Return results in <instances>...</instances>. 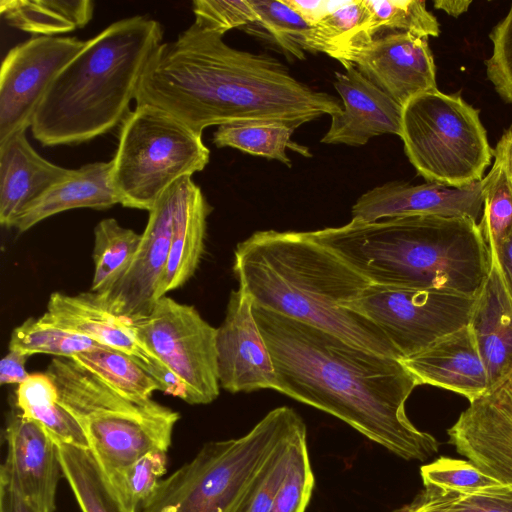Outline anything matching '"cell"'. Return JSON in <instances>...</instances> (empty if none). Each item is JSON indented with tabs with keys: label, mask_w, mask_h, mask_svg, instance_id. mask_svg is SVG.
<instances>
[{
	"label": "cell",
	"mask_w": 512,
	"mask_h": 512,
	"mask_svg": "<svg viewBox=\"0 0 512 512\" xmlns=\"http://www.w3.org/2000/svg\"><path fill=\"white\" fill-rule=\"evenodd\" d=\"M63 477L82 512H128L89 449L57 443Z\"/></svg>",
	"instance_id": "obj_28"
},
{
	"label": "cell",
	"mask_w": 512,
	"mask_h": 512,
	"mask_svg": "<svg viewBox=\"0 0 512 512\" xmlns=\"http://www.w3.org/2000/svg\"><path fill=\"white\" fill-rule=\"evenodd\" d=\"M0 512H40L5 477L0 476Z\"/></svg>",
	"instance_id": "obj_44"
},
{
	"label": "cell",
	"mask_w": 512,
	"mask_h": 512,
	"mask_svg": "<svg viewBox=\"0 0 512 512\" xmlns=\"http://www.w3.org/2000/svg\"><path fill=\"white\" fill-rule=\"evenodd\" d=\"M167 451H153L125 469L112 483L123 507L138 512L166 472Z\"/></svg>",
	"instance_id": "obj_39"
},
{
	"label": "cell",
	"mask_w": 512,
	"mask_h": 512,
	"mask_svg": "<svg viewBox=\"0 0 512 512\" xmlns=\"http://www.w3.org/2000/svg\"><path fill=\"white\" fill-rule=\"evenodd\" d=\"M475 299L444 290L370 284L347 308L377 325L402 359L469 324Z\"/></svg>",
	"instance_id": "obj_11"
},
{
	"label": "cell",
	"mask_w": 512,
	"mask_h": 512,
	"mask_svg": "<svg viewBox=\"0 0 512 512\" xmlns=\"http://www.w3.org/2000/svg\"><path fill=\"white\" fill-rule=\"evenodd\" d=\"M483 180V211L479 225L494 252L512 231V179L494 160Z\"/></svg>",
	"instance_id": "obj_37"
},
{
	"label": "cell",
	"mask_w": 512,
	"mask_h": 512,
	"mask_svg": "<svg viewBox=\"0 0 512 512\" xmlns=\"http://www.w3.org/2000/svg\"><path fill=\"white\" fill-rule=\"evenodd\" d=\"M40 319L121 351L151 374L159 382L163 392L184 401L185 394L179 382L142 343L133 321L108 309L100 303L94 292L77 295L54 292L50 295L47 310Z\"/></svg>",
	"instance_id": "obj_14"
},
{
	"label": "cell",
	"mask_w": 512,
	"mask_h": 512,
	"mask_svg": "<svg viewBox=\"0 0 512 512\" xmlns=\"http://www.w3.org/2000/svg\"><path fill=\"white\" fill-rule=\"evenodd\" d=\"M40 156L26 131L0 142V223L12 228L16 217L48 190L74 174Z\"/></svg>",
	"instance_id": "obj_22"
},
{
	"label": "cell",
	"mask_w": 512,
	"mask_h": 512,
	"mask_svg": "<svg viewBox=\"0 0 512 512\" xmlns=\"http://www.w3.org/2000/svg\"><path fill=\"white\" fill-rule=\"evenodd\" d=\"M427 37L388 32L354 38L329 56L354 66L367 80L404 106L413 97L437 90L436 67Z\"/></svg>",
	"instance_id": "obj_13"
},
{
	"label": "cell",
	"mask_w": 512,
	"mask_h": 512,
	"mask_svg": "<svg viewBox=\"0 0 512 512\" xmlns=\"http://www.w3.org/2000/svg\"><path fill=\"white\" fill-rule=\"evenodd\" d=\"M209 159L202 135L158 107L136 105L121 123L111 160L120 204L149 211L170 186L202 171Z\"/></svg>",
	"instance_id": "obj_8"
},
{
	"label": "cell",
	"mask_w": 512,
	"mask_h": 512,
	"mask_svg": "<svg viewBox=\"0 0 512 512\" xmlns=\"http://www.w3.org/2000/svg\"><path fill=\"white\" fill-rule=\"evenodd\" d=\"M287 6L294 10L310 26L315 24L327 11L326 1H298L282 0Z\"/></svg>",
	"instance_id": "obj_46"
},
{
	"label": "cell",
	"mask_w": 512,
	"mask_h": 512,
	"mask_svg": "<svg viewBox=\"0 0 512 512\" xmlns=\"http://www.w3.org/2000/svg\"><path fill=\"white\" fill-rule=\"evenodd\" d=\"M401 361L419 385L455 392L469 402L490 391L488 373L469 324Z\"/></svg>",
	"instance_id": "obj_21"
},
{
	"label": "cell",
	"mask_w": 512,
	"mask_h": 512,
	"mask_svg": "<svg viewBox=\"0 0 512 512\" xmlns=\"http://www.w3.org/2000/svg\"><path fill=\"white\" fill-rule=\"evenodd\" d=\"M312 233L371 284L476 296L492 266L490 246L469 217L352 219Z\"/></svg>",
	"instance_id": "obj_4"
},
{
	"label": "cell",
	"mask_w": 512,
	"mask_h": 512,
	"mask_svg": "<svg viewBox=\"0 0 512 512\" xmlns=\"http://www.w3.org/2000/svg\"><path fill=\"white\" fill-rule=\"evenodd\" d=\"M133 324L142 343L177 379L186 403L205 405L219 396L217 328L194 306L165 295Z\"/></svg>",
	"instance_id": "obj_10"
},
{
	"label": "cell",
	"mask_w": 512,
	"mask_h": 512,
	"mask_svg": "<svg viewBox=\"0 0 512 512\" xmlns=\"http://www.w3.org/2000/svg\"><path fill=\"white\" fill-rule=\"evenodd\" d=\"M433 512H512V489L463 494L424 487L419 493Z\"/></svg>",
	"instance_id": "obj_40"
},
{
	"label": "cell",
	"mask_w": 512,
	"mask_h": 512,
	"mask_svg": "<svg viewBox=\"0 0 512 512\" xmlns=\"http://www.w3.org/2000/svg\"><path fill=\"white\" fill-rule=\"evenodd\" d=\"M252 311L272 357L276 391L340 419L404 460L424 462L438 452L436 438L406 414L419 383L401 359L255 304Z\"/></svg>",
	"instance_id": "obj_1"
},
{
	"label": "cell",
	"mask_w": 512,
	"mask_h": 512,
	"mask_svg": "<svg viewBox=\"0 0 512 512\" xmlns=\"http://www.w3.org/2000/svg\"><path fill=\"white\" fill-rule=\"evenodd\" d=\"M47 373L109 483L148 453L168 451L177 411L154 400L145 405L129 400L72 358H54Z\"/></svg>",
	"instance_id": "obj_7"
},
{
	"label": "cell",
	"mask_w": 512,
	"mask_h": 512,
	"mask_svg": "<svg viewBox=\"0 0 512 512\" xmlns=\"http://www.w3.org/2000/svg\"><path fill=\"white\" fill-rule=\"evenodd\" d=\"M294 131V128L278 121L234 122L218 126L212 141L218 148H236L244 153L277 160L291 167L287 148L310 156L308 148L291 140Z\"/></svg>",
	"instance_id": "obj_29"
},
{
	"label": "cell",
	"mask_w": 512,
	"mask_h": 512,
	"mask_svg": "<svg viewBox=\"0 0 512 512\" xmlns=\"http://www.w3.org/2000/svg\"><path fill=\"white\" fill-rule=\"evenodd\" d=\"M71 358L137 404L150 403L153 393L162 391L161 385L151 374L119 350L99 348Z\"/></svg>",
	"instance_id": "obj_30"
},
{
	"label": "cell",
	"mask_w": 512,
	"mask_h": 512,
	"mask_svg": "<svg viewBox=\"0 0 512 512\" xmlns=\"http://www.w3.org/2000/svg\"><path fill=\"white\" fill-rule=\"evenodd\" d=\"M4 440L7 455L0 476L8 479L34 508L54 512L58 483L63 477L57 443L17 409L7 418Z\"/></svg>",
	"instance_id": "obj_18"
},
{
	"label": "cell",
	"mask_w": 512,
	"mask_h": 512,
	"mask_svg": "<svg viewBox=\"0 0 512 512\" xmlns=\"http://www.w3.org/2000/svg\"><path fill=\"white\" fill-rule=\"evenodd\" d=\"M469 403L447 430L449 443L512 489V374L505 383Z\"/></svg>",
	"instance_id": "obj_16"
},
{
	"label": "cell",
	"mask_w": 512,
	"mask_h": 512,
	"mask_svg": "<svg viewBox=\"0 0 512 512\" xmlns=\"http://www.w3.org/2000/svg\"><path fill=\"white\" fill-rule=\"evenodd\" d=\"M492 255L498 265L505 288L512 299V231Z\"/></svg>",
	"instance_id": "obj_45"
},
{
	"label": "cell",
	"mask_w": 512,
	"mask_h": 512,
	"mask_svg": "<svg viewBox=\"0 0 512 512\" xmlns=\"http://www.w3.org/2000/svg\"><path fill=\"white\" fill-rule=\"evenodd\" d=\"M85 44L76 37L37 36L6 54L0 70V142L31 127L48 88Z\"/></svg>",
	"instance_id": "obj_12"
},
{
	"label": "cell",
	"mask_w": 512,
	"mask_h": 512,
	"mask_svg": "<svg viewBox=\"0 0 512 512\" xmlns=\"http://www.w3.org/2000/svg\"><path fill=\"white\" fill-rule=\"evenodd\" d=\"M192 11L197 25L222 36L256 21L250 0H195Z\"/></svg>",
	"instance_id": "obj_41"
},
{
	"label": "cell",
	"mask_w": 512,
	"mask_h": 512,
	"mask_svg": "<svg viewBox=\"0 0 512 512\" xmlns=\"http://www.w3.org/2000/svg\"><path fill=\"white\" fill-rule=\"evenodd\" d=\"M252 308L248 294L240 288L232 291L225 319L217 328L219 382L231 393L276 389L272 357Z\"/></svg>",
	"instance_id": "obj_17"
},
{
	"label": "cell",
	"mask_w": 512,
	"mask_h": 512,
	"mask_svg": "<svg viewBox=\"0 0 512 512\" xmlns=\"http://www.w3.org/2000/svg\"><path fill=\"white\" fill-rule=\"evenodd\" d=\"M469 325L486 367L491 391L512 374V299L493 255L490 273L476 295Z\"/></svg>",
	"instance_id": "obj_23"
},
{
	"label": "cell",
	"mask_w": 512,
	"mask_h": 512,
	"mask_svg": "<svg viewBox=\"0 0 512 512\" xmlns=\"http://www.w3.org/2000/svg\"><path fill=\"white\" fill-rule=\"evenodd\" d=\"M472 4L471 0H436L434 7L443 10L445 13L452 17H459L467 12L469 6Z\"/></svg>",
	"instance_id": "obj_48"
},
{
	"label": "cell",
	"mask_w": 512,
	"mask_h": 512,
	"mask_svg": "<svg viewBox=\"0 0 512 512\" xmlns=\"http://www.w3.org/2000/svg\"><path fill=\"white\" fill-rule=\"evenodd\" d=\"M233 271L253 304L401 359L377 325L347 308L371 282L312 231L253 233L237 245Z\"/></svg>",
	"instance_id": "obj_3"
},
{
	"label": "cell",
	"mask_w": 512,
	"mask_h": 512,
	"mask_svg": "<svg viewBox=\"0 0 512 512\" xmlns=\"http://www.w3.org/2000/svg\"><path fill=\"white\" fill-rule=\"evenodd\" d=\"M335 72L333 85L342 109L331 115L324 144L363 146L384 134L401 135L403 106L367 80L354 66Z\"/></svg>",
	"instance_id": "obj_20"
},
{
	"label": "cell",
	"mask_w": 512,
	"mask_h": 512,
	"mask_svg": "<svg viewBox=\"0 0 512 512\" xmlns=\"http://www.w3.org/2000/svg\"><path fill=\"white\" fill-rule=\"evenodd\" d=\"M135 101L170 113L199 135L209 126L258 120L296 129L342 109L336 97L297 80L278 59L233 48L195 22L158 47Z\"/></svg>",
	"instance_id": "obj_2"
},
{
	"label": "cell",
	"mask_w": 512,
	"mask_h": 512,
	"mask_svg": "<svg viewBox=\"0 0 512 512\" xmlns=\"http://www.w3.org/2000/svg\"><path fill=\"white\" fill-rule=\"evenodd\" d=\"M303 422L280 406L241 437L205 443L160 480L141 512H243L268 461Z\"/></svg>",
	"instance_id": "obj_6"
},
{
	"label": "cell",
	"mask_w": 512,
	"mask_h": 512,
	"mask_svg": "<svg viewBox=\"0 0 512 512\" xmlns=\"http://www.w3.org/2000/svg\"><path fill=\"white\" fill-rule=\"evenodd\" d=\"M211 210L192 176L178 180L169 256L157 300L182 287L195 274L204 253L207 217Z\"/></svg>",
	"instance_id": "obj_24"
},
{
	"label": "cell",
	"mask_w": 512,
	"mask_h": 512,
	"mask_svg": "<svg viewBox=\"0 0 512 512\" xmlns=\"http://www.w3.org/2000/svg\"><path fill=\"white\" fill-rule=\"evenodd\" d=\"M28 356L15 350L9 352L0 361V384H21L30 374L25 368Z\"/></svg>",
	"instance_id": "obj_43"
},
{
	"label": "cell",
	"mask_w": 512,
	"mask_h": 512,
	"mask_svg": "<svg viewBox=\"0 0 512 512\" xmlns=\"http://www.w3.org/2000/svg\"><path fill=\"white\" fill-rule=\"evenodd\" d=\"M400 138L408 160L429 183L463 187L481 181L494 157L479 111L438 89L403 106Z\"/></svg>",
	"instance_id": "obj_9"
},
{
	"label": "cell",
	"mask_w": 512,
	"mask_h": 512,
	"mask_svg": "<svg viewBox=\"0 0 512 512\" xmlns=\"http://www.w3.org/2000/svg\"><path fill=\"white\" fill-rule=\"evenodd\" d=\"M483 197V179L463 187L394 181L362 194L351 213L353 220L361 222L406 216H446L469 217L479 223Z\"/></svg>",
	"instance_id": "obj_19"
},
{
	"label": "cell",
	"mask_w": 512,
	"mask_h": 512,
	"mask_svg": "<svg viewBox=\"0 0 512 512\" xmlns=\"http://www.w3.org/2000/svg\"><path fill=\"white\" fill-rule=\"evenodd\" d=\"M177 195L178 181L148 211L139 248L126 273L108 290L94 292L117 315L135 321L152 310L169 256Z\"/></svg>",
	"instance_id": "obj_15"
},
{
	"label": "cell",
	"mask_w": 512,
	"mask_h": 512,
	"mask_svg": "<svg viewBox=\"0 0 512 512\" xmlns=\"http://www.w3.org/2000/svg\"><path fill=\"white\" fill-rule=\"evenodd\" d=\"M162 39L158 21L135 15L86 40L41 100L30 127L34 138L43 146L74 145L122 123Z\"/></svg>",
	"instance_id": "obj_5"
},
{
	"label": "cell",
	"mask_w": 512,
	"mask_h": 512,
	"mask_svg": "<svg viewBox=\"0 0 512 512\" xmlns=\"http://www.w3.org/2000/svg\"><path fill=\"white\" fill-rule=\"evenodd\" d=\"M16 409L37 422L59 444L89 449L79 422L58 401V391L46 373L30 375L15 391Z\"/></svg>",
	"instance_id": "obj_26"
},
{
	"label": "cell",
	"mask_w": 512,
	"mask_h": 512,
	"mask_svg": "<svg viewBox=\"0 0 512 512\" xmlns=\"http://www.w3.org/2000/svg\"><path fill=\"white\" fill-rule=\"evenodd\" d=\"M367 18L364 0H356L329 11L305 34V51L328 56L349 44L361 33Z\"/></svg>",
	"instance_id": "obj_36"
},
{
	"label": "cell",
	"mask_w": 512,
	"mask_h": 512,
	"mask_svg": "<svg viewBox=\"0 0 512 512\" xmlns=\"http://www.w3.org/2000/svg\"><path fill=\"white\" fill-rule=\"evenodd\" d=\"M111 169V161L93 162L75 169L71 178L52 187L20 213L12 227L23 233L44 219L67 210H103L120 204L113 186Z\"/></svg>",
	"instance_id": "obj_25"
},
{
	"label": "cell",
	"mask_w": 512,
	"mask_h": 512,
	"mask_svg": "<svg viewBox=\"0 0 512 512\" xmlns=\"http://www.w3.org/2000/svg\"><path fill=\"white\" fill-rule=\"evenodd\" d=\"M367 18L355 37L373 38L382 32H409L420 37H437L440 26L423 0H364Z\"/></svg>",
	"instance_id": "obj_33"
},
{
	"label": "cell",
	"mask_w": 512,
	"mask_h": 512,
	"mask_svg": "<svg viewBox=\"0 0 512 512\" xmlns=\"http://www.w3.org/2000/svg\"><path fill=\"white\" fill-rule=\"evenodd\" d=\"M294 432L278 446L268 461L243 512L271 511L275 496L286 473L289 459V441Z\"/></svg>",
	"instance_id": "obj_42"
},
{
	"label": "cell",
	"mask_w": 512,
	"mask_h": 512,
	"mask_svg": "<svg viewBox=\"0 0 512 512\" xmlns=\"http://www.w3.org/2000/svg\"><path fill=\"white\" fill-rule=\"evenodd\" d=\"M90 0H1L8 25L39 36H55L85 27L93 17Z\"/></svg>",
	"instance_id": "obj_27"
},
{
	"label": "cell",
	"mask_w": 512,
	"mask_h": 512,
	"mask_svg": "<svg viewBox=\"0 0 512 512\" xmlns=\"http://www.w3.org/2000/svg\"><path fill=\"white\" fill-rule=\"evenodd\" d=\"M141 234L106 218L94 228V274L90 291L101 293L115 285L131 265Z\"/></svg>",
	"instance_id": "obj_31"
},
{
	"label": "cell",
	"mask_w": 512,
	"mask_h": 512,
	"mask_svg": "<svg viewBox=\"0 0 512 512\" xmlns=\"http://www.w3.org/2000/svg\"><path fill=\"white\" fill-rule=\"evenodd\" d=\"M494 160L499 162L512 179V126L501 136L494 150Z\"/></svg>",
	"instance_id": "obj_47"
},
{
	"label": "cell",
	"mask_w": 512,
	"mask_h": 512,
	"mask_svg": "<svg viewBox=\"0 0 512 512\" xmlns=\"http://www.w3.org/2000/svg\"><path fill=\"white\" fill-rule=\"evenodd\" d=\"M420 475L424 487L463 494L494 492L508 487L469 460L445 456L421 466Z\"/></svg>",
	"instance_id": "obj_38"
},
{
	"label": "cell",
	"mask_w": 512,
	"mask_h": 512,
	"mask_svg": "<svg viewBox=\"0 0 512 512\" xmlns=\"http://www.w3.org/2000/svg\"><path fill=\"white\" fill-rule=\"evenodd\" d=\"M99 348L107 347L88 337L32 317L12 331L9 341V350L21 352L28 357L45 353L71 358L78 353Z\"/></svg>",
	"instance_id": "obj_34"
},
{
	"label": "cell",
	"mask_w": 512,
	"mask_h": 512,
	"mask_svg": "<svg viewBox=\"0 0 512 512\" xmlns=\"http://www.w3.org/2000/svg\"><path fill=\"white\" fill-rule=\"evenodd\" d=\"M256 21L242 29L275 46L289 60H304L305 34L310 25L283 1L250 0Z\"/></svg>",
	"instance_id": "obj_32"
},
{
	"label": "cell",
	"mask_w": 512,
	"mask_h": 512,
	"mask_svg": "<svg viewBox=\"0 0 512 512\" xmlns=\"http://www.w3.org/2000/svg\"><path fill=\"white\" fill-rule=\"evenodd\" d=\"M314 486L315 476L309 458L307 428L303 423L290 438L286 473L270 512H305Z\"/></svg>",
	"instance_id": "obj_35"
},
{
	"label": "cell",
	"mask_w": 512,
	"mask_h": 512,
	"mask_svg": "<svg viewBox=\"0 0 512 512\" xmlns=\"http://www.w3.org/2000/svg\"><path fill=\"white\" fill-rule=\"evenodd\" d=\"M395 512H433L423 497L418 494L414 500Z\"/></svg>",
	"instance_id": "obj_49"
}]
</instances>
